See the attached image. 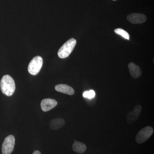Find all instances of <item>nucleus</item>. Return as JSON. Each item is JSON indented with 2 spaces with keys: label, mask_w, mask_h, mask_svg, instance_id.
I'll return each instance as SVG.
<instances>
[{
  "label": "nucleus",
  "mask_w": 154,
  "mask_h": 154,
  "mask_svg": "<svg viewBox=\"0 0 154 154\" xmlns=\"http://www.w3.org/2000/svg\"><path fill=\"white\" fill-rule=\"evenodd\" d=\"M0 87L3 94L8 96H12L16 90V85L14 79L8 75H5L2 78Z\"/></svg>",
  "instance_id": "1"
},
{
  "label": "nucleus",
  "mask_w": 154,
  "mask_h": 154,
  "mask_svg": "<svg viewBox=\"0 0 154 154\" xmlns=\"http://www.w3.org/2000/svg\"><path fill=\"white\" fill-rule=\"evenodd\" d=\"M76 43V40L75 38L69 39L59 50L58 51L59 57L62 59L68 57L74 49Z\"/></svg>",
  "instance_id": "2"
},
{
  "label": "nucleus",
  "mask_w": 154,
  "mask_h": 154,
  "mask_svg": "<svg viewBox=\"0 0 154 154\" xmlns=\"http://www.w3.org/2000/svg\"><path fill=\"white\" fill-rule=\"evenodd\" d=\"M43 64V59L39 56L33 57L28 65V71L30 74L35 75L40 72Z\"/></svg>",
  "instance_id": "3"
},
{
  "label": "nucleus",
  "mask_w": 154,
  "mask_h": 154,
  "mask_svg": "<svg viewBox=\"0 0 154 154\" xmlns=\"http://www.w3.org/2000/svg\"><path fill=\"white\" fill-rule=\"evenodd\" d=\"M153 128L151 126H146L140 130L136 137V141L137 143H143L149 138L153 133Z\"/></svg>",
  "instance_id": "4"
},
{
  "label": "nucleus",
  "mask_w": 154,
  "mask_h": 154,
  "mask_svg": "<svg viewBox=\"0 0 154 154\" xmlns=\"http://www.w3.org/2000/svg\"><path fill=\"white\" fill-rule=\"evenodd\" d=\"M15 138L14 136L10 135L5 139L2 146L3 154H11L14 149Z\"/></svg>",
  "instance_id": "5"
},
{
  "label": "nucleus",
  "mask_w": 154,
  "mask_h": 154,
  "mask_svg": "<svg viewBox=\"0 0 154 154\" xmlns=\"http://www.w3.org/2000/svg\"><path fill=\"white\" fill-rule=\"evenodd\" d=\"M141 111V106L140 105H136L134 109L127 114L126 119L128 123V124L134 123L139 117Z\"/></svg>",
  "instance_id": "6"
},
{
  "label": "nucleus",
  "mask_w": 154,
  "mask_h": 154,
  "mask_svg": "<svg viewBox=\"0 0 154 154\" xmlns=\"http://www.w3.org/2000/svg\"><path fill=\"white\" fill-rule=\"evenodd\" d=\"M127 19L132 24H140L145 22L147 18L143 14L134 13L128 15Z\"/></svg>",
  "instance_id": "7"
},
{
  "label": "nucleus",
  "mask_w": 154,
  "mask_h": 154,
  "mask_svg": "<svg viewBox=\"0 0 154 154\" xmlns=\"http://www.w3.org/2000/svg\"><path fill=\"white\" fill-rule=\"evenodd\" d=\"M57 105V102L54 99H44L41 102V109L43 111L47 112L54 108Z\"/></svg>",
  "instance_id": "8"
},
{
  "label": "nucleus",
  "mask_w": 154,
  "mask_h": 154,
  "mask_svg": "<svg viewBox=\"0 0 154 154\" xmlns=\"http://www.w3.org/2000/svg\"><path fill=\"white\" fill-rule=\"evenodd\" d=\"M128 67L130 73L133 78L137 79L142 74V71L139 66L134 63L131 62L128 64Z\"/></svg>",
  "instance_id": "9"
},
{
  "label": "nucleus",
  "mask_w": 154,
  "mask_h": 154,
  "mask_svg": "<svg viewBox=\"0 0 154 154\" xmlns=\"http://www.w3.org/2000/svg\"><path fill=\"white\" fill-rule=\"evenodd\" d=\"M56 91L60 93L67 94L69 95H73L75 94V91L70 86L64 84L57 85L55 87Z\"/></svg>",
  "instance_id": "10"
},
{
  "label": "nucleus",
  "mask_w": 154,
  "mask_h": 154,
  "mask_svg": "<svg viewBox=\"0 0 154 154\" xmlns=\"http://www.w3.org/2000/svg\"><path fill=\"white\" fill-rule=\"evenodd\" d=\"M65 124V122L63 119H54L50 122V127L51 129L57 130L63 127Z\"/></svg>",
  "instance_id": "11"
},
{
  "label": "nucleus",
  "mask_w": 154,
  "mask_h": 154,
  "mask_svg": "<svg viewBox=\"0 0 154 154\" xmlns=\"http://www.w3.org/2000/svg\"><path fill=\"white\" fill-rule=\"evenodd\" d=\"M72 149L78 153L83 154L86 151L87 146L85 143L75 140L72 145Z\"/></svg>",
  "instance_id": "12"
},
{
  "label": "nucleus",
  "mask_w": 154,
  "mask_h": 154,
  "mask_svg": "<svg viewBox=\"0 0 154 154\" xmlns=\"http://www.w3.org/2000/svg\"><path fill=\"white\" fill-rule=\"evenodd\" d=\"M114 32L116 33V34L120 35V36H122L123 38L127 39V40H129L130 36L128 33L127 31H125L122 28H117L114 30Z\"/></svg>",
  "instance_id": "13"
},
{
  "label": "nucleus",
  "mask_w": 154,
  "mask_h": 154,
  "mask_svg": "<svg viewBox=\"0 0 154 154\" xmlns=\"http://www.w3.org/2000/svg\"><path fill=\"white\" fill-rule=\"evenodd\" d=\"M95 96V92L93 90H91L89 91H86L83 94V96L84 97L89 98V99L94 98Z\"/></svg>",
  "instance_id": "14"
},
{
  "label": "nucleus",
  "mask_w": 154,
  "mask_h": 154,
  "mask_svg": "<svg viewBox=\"0 0 154 154\" xmlns=\"http://www.w3.org/2000/svg\"><path fill=\"white\" fill-rule=\"evenodd\" d=\"M33 154H42L40 152L38 151H35L34 152H33Z\"/></svg>",
  "instance_id": "15"
},
{
  "label": "nucleus",
  "mask_w": 154,
  "mask_h": 154,
  "mask_svg": "<svg viewBox=\"0 0 154 154\" xmlns=\"http://www.w3.org/2000/svg\"><path fill=\"white\" fill-rule=\"evenodd\" d=\"M113 1H116V0H113Z\"/></svg>",
  "instance_id": "16"
}]
</instances>
